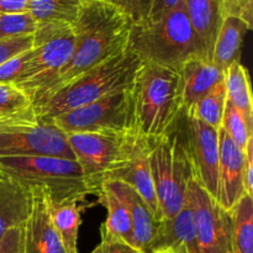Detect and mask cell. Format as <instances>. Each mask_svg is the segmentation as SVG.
<instances>
[{
	"instance_id": "obj_25",
	"label": "cell",
	"mask_w": 253,
	"mask_h": 253,
	"mask_svg": "<svg viewBox=\"0 0 253 253\" xmlns=\"http://www.w3.org/2000/svg\"><path fill=\"white\" fill-rule=\"evenodd\" d=\"M226 98L235 108L253 120V98L249 71L241 62L231 64L224 72Z\"/></svg>"
},
{
	"instance_id": "obj_30",
	"label": "cell",
	"mask_w": 253,
	"mask_h": 253,
	"mask_svg": "<svg viewBox=\"0 0 253 253\" xmlns=\"http://www.w3.org/2000/svg\"><path fill=\"white\" fill-rule=\"evenodd\" d=\"M36 29V21L29 12L0 15V41L14 37L31 36Z\"/></svg>"
},
{
	"instance_id": "obj_32",
	"label": "cell",
	"mask_w": 253,
	"mask_h": 253,
	"mask_svg": "<svg viewBox=\"0 0 253 253\" xmlns=\"http://www.w3.org/2000/svg\"><path fill=\"white\" fill-rule=\"evenodd\" d=\"M32 54V48L21 52L16 56L11 57L0 66V83L15 84V82L21 76L25 68V64Z\"/></svg>"
},
{
	"instance_id": "obj_35",
	"label": "cell",
	"mask_w": 253,
	"mask_h": 253,
	"mask_svg": "<svg viewBox=\"0 0 253 253\" xmlns=\"http://www.w3.org/2000/svg\"><path fill=\"white\" fill-rule=\"evenodd\" d=\"M0 253H25L22 227L10 229L2 235L0 239Z\"/></svg>"
},
{
	"instance_id": "obj_5",
	"label": "cell",
	"mask_w": 253,
	"mask_h": 253,
	"mask_svg": "<svg viewBox=\"0 0 253 253\" xmlns=\"http://www.w3.org/2000/svg\"><path fill=\"white\" fill-rule=\"evenodd\" d=\"M150 142V166L157 195L161 221L174 217L184 208L193 179L182 114L173 131Z\"/></svg>"
},
{
	"instance_id": "obj_31",
	"label": "cell",
	"mask_w": 253,
	"mask_h": 253,
	"mask_svg": "<svg viewBox=\"0 0 253 253\" xmlns=\"http://www.w3.org/2000/svg\"><path fill=\"white\" fill-rule=\"evenodd\" d=\"M222 19L237 17L253 27V0H219Z\"/></svg>"
},
{
	"instance_id": "obj_12",
	"label": "cell",
	"mask_w": 253,
	"mask_h": 253,
	"mask_svg": "<svg viewBox=\"0 0 253 253\" xmlns=\"http://www.w3.org/2000/svg\"><path fill=\"white\" fill-rule=\"evenodd\" d=\"M184 130L193 179L216 200L219 192V130L185 115Z\"/></svg>"
},
{
	"instance_id": "obj_1",
	"label": "cell",
	"mask_w": 253,
	"mask_h": 253,
	"mask_svg": "<svg viewBox=\"0 0 253 253\" xmlns=\"http://www.w3.org/2000/svg\"><path fill=\"white\" fill-rule=\"evenodd\" d=\"M132 24V17L113 2L106 0L83 2L73 24L74 49L71 59L32 104L40 103L89 69L125 52Z\"/></svg>"
},
{
	"instance_id": "obj_14",
	"label": "cell",
	"mask_w": 253,
	"mask_h": 253,
	"mask_svg": "<svg viewBox=\"0 0 253 253\" xmlns=\"http://www.w3.org/2000/svg\"><path fill=\"white\" fill-rule=\"evenodd\" d=\"M32 200L29 217L24 224L25 253H66L63 244L51 219L48 194L31 189Z\"/></svg>"
},
{
	"instance_id": "obj_13",
	"label": "cell",
	"mask_w": 253,
	"mask_h": 253,
	"mask_svg": "<svg viewBox=\"0 0 253 253\" xmlns=\"http://www.w3.org/2000/svg\"><path fill=\"white\" fill-rule=\"evenodd\" d=\"M106 180H116L132 188L161 221L157 195L150 166V142L136 137L130 151L111 170Z\"/></svg>"
},
{
	"instance_id": "obj_19",
	"label": "cell",
	"mask_w": 253,
	"mask_h": 253,
	"mask_svg": "<svg viewBox=\"0 0 253 253\" xmlns=\"http://www.w3.org/2000/svg\"><path fill=\"white\" fill-rule=\"evenodd\" d=\"M184 4L203 56L211 61L215 41L224 20L219 0H185Z\"/></svg>"
},
{
	"instance_id": "obj_39",
	"label": "cell",
	"mask_w": 253,
	"mask_h": 253,
	"mask_svg": "<svg viewBox=\"0 0 253 253\" xmlns=\"http://www.w3.org/2000/svg\"><path fill=\"white\" fill-rule=\"evenodd\" d=\"M30 0H0V15L27 12Z\"/></svg>"
},
{
	"instance_id": "obj_40",
	"label": "cell",
	"mask_w": 253,
	"mask_h": 253,
	"mask_svg": "<svg viewBox=\"0 0 253 253\" xmlns=\"http://www.w3.org/2000/svg\"><path fill=\"white\" fill-rule=\"evenodd\" d=\"M152 253H170L168 251H156V252H152Z\"/></svg>"
},
{
	"instance_id": "obj_3",
	"label": "cell",
	"mask_w": 253,
	"mask_h": 253,
	"mask_svg": "<svg viewBox=\"0 0 253 253\" xmlns=\"http://www.w3.org/2000/svg\"><path fill=\"white\" fill-rule=\"evenodd\" d=\"M184 1L158 19L133 22L128 51L137 54L142 62L177 72L190 57L203 56L187 16Z\"/></svg>"
},
{
	"instance_id": "obj_6",
	"label": "cell",
	"mask_w": 253,
	"mask_h": 253,
	"mask_svg": "<svg viewBox=\"0 0 253 253\" xmlns=\"http://www.w3.org/2000/svg\"><path fill=\"white\" fill-rule=\"evenodd\" d=\"M0 173L30 190H43L52 204L84 202L91 194L76 160L53 156L0 157Z\"/></svg>"
},
{
	"instance_id": "obj_27",
	"label": "cell",
	"mask_w": 253,
	"mask_h": 253,
	"mask_svg": "<svg viewBox=\"0 0 253 253\" xmlns=\"http://www.w3.org/2000/svg\"><path fill=\"white\" fill-rule=\"evenodd\" d=\"M226 89L224 81L214 86L200 100L193 104L188 110L183 111L185 116L200 121L205 125L219 130L221 126L222 115H224L225 104H226Z\"/></svg>"
},
{
	"instance_id": "obj_15",
	"label": "cell",
	"mask_w": 253,
	"mask_h": 253,
	"mask_svg": "<svg viewBox=\"0 0 253 253\" xmlns=\"http://www.w3.org/2000/svg\"><path fill=\"white\" fill-rule=\"evenodd\" d=\"M245 151L219 128V192L216 202L231 211L245 195Z\"/></svg>"
},
{
	"instance_id": "obj_29",
	"label": "cell",
	"mask_w": 253,
	"mask_h": 253,
	"mask_svg": "<svg viewBox=\"0 0 253 253\" xmlns=\"http://www.w3.org/2000/svg\"><path fill=\"white\" fill-rule=\"evenodd\" d=\"M34 108L29 94L15 84L0 83V118L17 115Z\"/></svg>"
},
{
	"instance_id": "obj_41",
	"label": "cell",
	"mask_w": 253,
	"mask_h": 253,
	"mask_svg": "<svg viewBox=\"0 0 253 253\" xmlns=\"http://www.w3.org/2000/svg\"><path fill=\"white\" fill-rule=\"evenodd\" d=\"M83 2H86V1H91V0H82Z\"/></svg>"
},
{
	"instance_id": "obj_11",
	"label": "cell",
	"mask_w": 253,
	"mask_h": 253,
	"mask_svg": "<svg viewBox=\"0 0 253 253\" xmlns=\"http://www.w3.org/2000/svg\"><path fill=\"white\" fill-rule=\"evenodd\" d=\"M188 202L193 211L200 253H231V214L194 179L188 187Z\"/></svg>"
},
{
	"instance_id": "obj_24",
	"label": "cell",
	"mask_w": 253,
	"mask_h": 253,
	"mask_svg": "<svg viewBox=\"0 0 253 253\" xmlns=\"http://www.w3.org/2000/svg\"><path fill=\"white\" fill-rule=\"evenodd\" d=\"M82 0H30L27 12L37 26L69 25L73 26L82 9Z\"/></svg>"
},
{
	"instance_id": "obj_8",
	"label": "cell",
	"mask_w": 253,
	"mask_h": 253,
	"mask_svg": "<svg viewBox=\"0 0 253 253\" xmlns=\"http://www.w3.org/2000/svg\"><path fill=\"white\" fill-rule=\"evenodd\" d=\"M73 26L42 25L32 35V54L15 85L36 99L59 74L73 54Z\"/></svg>"
},
{
	"instance_id": "obj_28",
	"label": "cell",
	"mask_w": 253,
	"mask_h": 253,
	"mask_svg": "<svg viewBox=\"0 0 253 253\" xmlns=\"http://www.w3.org/2000/svg\"><path fill=\"white\" fill-rule=\"evenodd\" d=\"M220 128H222L224 132L244 151L249 141L253 137V120L247 118L239 109L235 108L229 100H226V104H225Z\"/></svg>"
},
{
	"instance_id": "obj_36",
	"label": "cell",
	"mask_w": 253,
	"mask_h": 253,
	"mask_svg": "<svg viewBox=\"0 0 253 253\" xmlns=\"http://www.w3.org/2000/svg\"><path fill=\"white\" fill-rule=\"evenodd\" d=\"M106 1L113 2L125 10L132 17L133 22H138L145 19L150 4V0H106Z\"/></svg>"
},
{
	"instance_id": "obj_7",
	"label": "cell",
	"mask_w": 253,
	"mask_h": 253,
	"mask_svg": "<svg viewBox=\"0 0 253 253\" xmlns=\"http://www.w3.org/2000/svg\"><path fill=\"white\" fill-rule=\"evenodd\" d=\"M53 156L74 160L64 133L51 121L39 118L34 108L0 118V157Z\"/></svg>"
},
{
	"instance_id": "obj_2",
	"label": "cell",
	"mask_w": 253,
	"mask_h": 253,
	"mask_svg": "<svg viewBox=\"0 0 253 253\" xmlns=\"http://www.w3.org/2000/svg\"><path fill=\"white\" fill-rule=\"evenodd\" d=\"M131 132L156 141L173 131L183 114L179 74L170 68L142 62L130 88Z\"/></svg>"
},
{
	"instance_id": "obj_42",
	"label": "cell",
	"mask_w": 253,
	"mask_h": 253,
	"mask_svg": "<svg viewBox=\"0 0 253 253\" xmlns=\"http://www.w3.org/2000/svg\"><path fill=\"white\" fill-rule=\"evenodd\" d=\"M0 177H1V173H0Z\"/></svg>"
},
{
	"instance_id": "obj_20",
	"label": "cell",
	"mask_w": 253,
	"mask_h": 253,
	"mask_svg": "<svg viewBox=\"0 0 253 253\" xmlns=\"http://www.w3.org/2000/svg\"><path fill=\"white\" fill-rule=\"evenodd\" d=\"M31 190L25 185L0 177V239L14 227H22L31 210Z\"/></svg>"
},
{
	"instance_id": "obj_10",
	"label": "cell",
	"mask_w": 253,
	"mask_h": 253,
	"mask_svg": "<svg viewBox=\"0 0 253 253\" xmlns=\"http://www.w3.org/2000/svg\"><path fill=\"white\" fill-rule=\"evenodd\" d=\"M51 123L64 135L76 132L132 133L130 89L66 111L52 119Z\"/></svg>"
},
{
	"instance_id": "obj_4",
	"label": "cell",
	"mask_w": 253,
	"mask_h": 253,
	"mask_svg": "<svg viewBox=\"0 0 253 253\" xmlns=\"http://www.w3.org/2000/svg\"><path fill=\"white\" fill-rule=\"evenodd\" d=\"M142 59L126 49L105 63L91 68L51 94L34 109L40 119L51 121L56 116L99 100L118 91L130 89Z\"/></svg>"
},
{
	"instance_id": "obj_34",
	"label": "cell",
	"mask_w": 253,
	"mask_h": 253,
	"mask_svg": "<svg viewBox=\"0 0 253 253\" xmlns=\"http://www.w3.org/2000/svg\"><path fill=\"white\" fill-rule=\"evenodd\" d=\"M90 253H141L126 241L101 234V241Z\"/></svg>"
},
{
	"instance_id": "obj_21",
	"label": "cell",
	"mask_w": 253,
	"mask_h": 253,
	"mask_svg": "<svg viewBox=\"0 0 253 253\" xmlns=\"http://www.w3.org/2000/svg\"><path fill=\"white\" fill-rule=\"evenodd\" d=\"M251 27L237 17H225L212 49L211 62L224 73L231 64L241 59V49L246 34Z\"/></svg>"
},
{
	"instance_id": "obj_16",
	"label": "cell",
	"mask_w": 253,
	"mask_h": 253,
	"mask_svg": "<svg viewBox=\"0 0 253 253\" xmlns=\"http://www.w3.org/2000/svg\"><path fill=\"white\" fill-rule=\"evenodd\" d=\"M168 251L170 253H200L195 234L194 219L189 202L172 219L160 221L157 232L146 253Z\"/></svg>"
},
{
	"instance_id": "obj_33",
	"label": "cell",
	"mask_w": 253,
	"mask_h": 253,
	"mask_svg": "<svg viewBox=\"0 0 253 253\" xmlns=\"http://www.w3.org/2000/svg\"><path fill=\"white\" fill-rule=\"evenodd\" d=\"M32 48V35L31 36L14 37V39L2 40L0 41V66L11 57Z\"/></svg>"
},
{
	"instance_id": "obj_22",
	"label": "cell",
	"mask_w": 253,
	"mask_h": 253,
	"mask_svg": "<svg viewBox=\"0 0 253 253\" xmlns=\"http://www.w3.org/2000/svg\"><path fill=\"white\" fill-rule=\"evenodd\" d=\"M96 195L108 211V217L101 226V234L121 239L131 245V222L127 208L113 180L104 182Z\"/></svg>"
},
{
	"instance_id": "obj_17",
	"label": "cell",
	"mask_w": 253,
	"mask_h": 253,
	"mask_svg": "<svg viewBox=\"0 0 253 253\" xmlns=\"http://www.w3.org/2000/svg\"><path fill=\"white\" fill-rule=\"evenodd\" d=\"M179 74L183 111L207 95L214 86L224 81V73L210 59L202 54L190 57L183 63Z\"/></svg>"
},
{
	"instance_id": "obj_37",
	"label": "cell",
	"mask_w": 253,
	"mask_h": 253,
	"mask_svg": "<svg viewBox=\"0 0 253 253\" xmlns=\"http://www.w3.org/2000/svg\"><path fill=\"white\" fill-rule=\"evenodd\" d=\"M184 0H150L147 14H146L145 19L141 20V21L158 19V17L163 16V15L167 14L168 11L173 10L174 7H177Z\"/></svg>"
},
{
	"instance_id": "obj_18",
	"label": "cell",
	"mask_w": 253,
	"mask_h": 253,
	"mask_svg": "<svg viewBox=\"0 0 253 253\" xmlns=\"http://www.w3.org/2000/svg\"><path fill=\"white\" fill-rule=\"evenodd\" d=\"M113 182L127 208L131 222V245L141 253H146L155 239L160 220L132 188L116 180Z\"/></svg>"
},
{
	"instance_id": "obj_23",
	"label": "cell",
	"mask_w": 253,
	"mask_h": 253,
	"mask_svg": "<svg viewBox=\"0 0 253 253\" xmlns=\"http://www.w3.org/2000/svg\"><path fill=\"white\" fill-rule=\"evenodd\" d=\"M51 203V202H49ZM83 202H66L49 205L51 219L66 253H78V234L82 224Z\"/></svg>"
},
{
	"instance_id": "obj_9",
	"label": "cell",
	"mask_w": 253,
	"mask_h": 253,
	"mask_svg": "<svg viewBox=\"0 0 253 253\" xmlns=\"http://www.w3.org/2000/svg\"><path fill=\"white\" fill-rule=\"evenodd\" d=\"M66 138L91 194H98L109 173L127 155L136 136L132 133L76 132L68 133Z\"/></svg>"
},
{
	"instance_id": "obj_26",
	"label": "cell",
	"mask_w": 253,
	"mask_h": 253,
	"mask_svg": "<svg viewBox=\"0 0 253 253\" xmlns=\"http://www.w3.org/2000/svg\"><path fill=\"white\" fill-rule=\"evenodd\" d=\"M231 253H253V198L245 194L230 211Z\"/></svg>"
},
{
	"instance_id": "obj_38",
	"label": "cell",
	"mask_w": 253,
	"mask_h": 253,
	"mask_svg": "<svg viewBox=\"0 0 253 253\" xmlns=\"http://www.w3.org/2000/svg\"><path fill=\"white\" fill-rule=\"evenodd\" d=\"M244 189L245 194L253 198V137L245 148Z\"/></svg>"
}]
</instances>
